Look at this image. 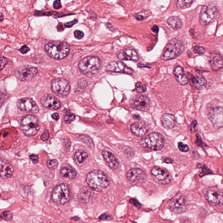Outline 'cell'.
Returning a JSON list of instances; mask_svg holds the SVG:
<instances>
[{
	"instance_id": "cell-1",
	"label": "cell",
	"mask_w": 223,
	"mask_h": 223,
	"mask_svg": "<svg viewBox=\"0 0 223 223\" xmlns=\"http://www.w3.org/2000/svg\"><path fill=\"white\" fill-rule=\"evenodd\" d=\"M45 51L52 59L59 60L64 59L68 55L70 47L65 42L53 41L45 46Z\"/></svg>"
},
{
	"instance_id": "cell-2",
	"label": "cell",
	"mask_w": 223,
	"mask_h": 223,
	"mask_svg": "<svg viewBox=\"0 0 223 223\" xmlns=\"http://www.w3.org/2000/svg\"><path fill=\"white\" fill-rule=\"evenodd\" d=\"M86 181L89 187L97 191H101L109 185V179L103 171L95 170L87 175Z\"/></svg>"
},
{
	"instance_id": "cell-3",
	"label": "cell",
	"mask_w": 223,
	"mask_h": 223,
	"mask_svg": "<svg viewBox=\"0 0 223 223\" xmlns=\"http://www.w3.org/2000/svg\"><path fill=\"white\" fill-rule=\"evenodd\" d=\"M101 63V60L97 56H88L80 61L79 68L83 74L91 76L97 73L100 69Z\"/></svg>"
},
{
	"instance_id": "cell-4",
	"label": "cell",
	"mask_w": 223,
	"mask_h": 223,
	"mask_svg": "<svg viewBox=\"0 0 223 223\" xmlns=\"http://www.w3.org/2000/svg\"><path fill=\"white\" fill-rule=\"evenodd\" d=\"M164 137L159 133L154 132L150 133L140 142V145L144 148H149L151 150L158 151L162 149L165 144Z\"/></svg>"
},
{
	"instance_id": "cell-5",
	"label": "cell",
	"mask_w": 223,
	"mask_h": 223,
	"mask_svg": "<svg viewBox=\"0 0 223 223\" xmlns=\"http://www.w3.org/2000/svg\"><path fill=\"white\" fill-rule=\"evenodd\" d=\"M39 129L38 120L36 116L28 115L22 118L21 122V130L27 137L36 134Z\"/></svg>"
},
{
	"instance_id": "cell-6",
	"label": "cell",
	"mask_w": 223,
	"mask_h": 223,
	"mask_svg": "<svg viewBox=\"0 0 223 223\" xmlns=\"http://www.w3.org/2000/svg\"><path fill=\"white\" fill-rule=\"evenodd\" d=\"M185 50V46L181 41L173 39L166 45L163 53V60H172L181 55Z\"/></svg>"
},
{
	"instance_id": "cell-7",
	"label": "cell",
	"mask_w": 223,
	"mask_h": 223,
	"mask_svg": "<svg viewBox=\"0 0 223 223\" xmlns=\"http://www.w3.org/2000/svg\"><path fill=\"white\" fill-rule=\"evenodd\" d=\"M51 197L54 203L57 205H64L69 201L70 198V190L66 184H61L53 189Z\"/></svg>"
},
{
	"instance_id": "cell-8",
	"label": "cell",
	"mask_w": 223,
	"mask_h": 223,
	"mask_svg": "<svg viewBox=\"0 0 223 223\" xmlns=\"http://www.w3.org/2000/svg\"><path fill=\"white\" fill-rule=\"evenodd\" d=\"M51 86L52 91L58 97L62 98L66 97L70 93V84L64 79L57 78L53 80Z\"/></svg>"
},
{
	"instance_id": "cell-9",
	"label": "cell",
	"mask_w": 223,
	"mask_h": 223,
	"mask_svg": "<svg viewBox=\"0 0 223 223\" xmlns=\"http://www.w3.org/2000/svg\"><path fill=\"white\" fill-rule=\"evenodd\" d=\"M219 11L216 7L203 6L200 15V22L203 25H208L216 20Z\"/></svg>"
},
{
	"instance_id": "cell-10",
	"label": "cell",
	"mask_w": 223,
	"mask_h": 223,
	"mask_svg": "<svg viewBox=\"0 0 223 223\" xmlns=\"http://www.w3.org/2000/svg\"><path fill=\"white\" fill-rule=\"evenodd\" d=\"M37 68L31 65H22L17 68L15 71V76L22 81L32 80L38 73Z\"/></svg>"
},
{
	"instance_id": "cell-11",
	"label": "cell",
	"mask_w": 223,
	"mask_h": 223,
	"mask_svg": "<svg viewBox=\"0 0 223 223\" xmlns=\"http://www.w3.org/2000/svg\"><path fill=\"white\" fill-rule=\"evenodd\" d=\"M130 106L140 111H148L150 108V101L149 97L144 95H136L130 100Z\"/></svg>"
},
{
	"instance_id": "cell-12",
	"label": "cell",
	"mask_w": 223,
	"mask_h": 223,
	"mask_svg": "<svg viewBox=\"0 0 223 223\" xmlns=\"http://www.w3.org/2000/svg\"><path fill=\"white\" fill-rule=\"evenodd\" d=\"M208 118L215 129L223 127V106L212 109L209 112Z\"/></svg>"
},
{
	"instance_id": "cell-13",
	"label": "cell",
	"mask_w": 223,
	"mask_h": 223,
	"mask_svg": "<svg viewBox=\"0 0 223 223\" xmlns=\"http://www.w3.org/2000/svg\"><path fill=\"white\" fill-rule=\"evenodd\" d=\"M126 176L129 181L134 185H141L147 179L146 172L138 168L130 170L127 173Z\"/></svg>"
},
{
	"instance_id": "cell-14",
	"label": "cell",
	"mask_w": 223,
	"mask_h": 223,
	"mask_svg": "<svg viewBox=\"0 0 223 223\" xmlns=\"http://www.w3.org/2000/svg\"><path fill=\"white\" fill-rule=\"evenodd\" d=\"M170 208L177 214L184 212L187 208L186 201L185 197L182 194L176 195L169 203Z\"/></svg>"
},
{
	"instance_id": "cell-15",
	"label": "cell",
	"mask_w": 223,
	"mask_h": 223,
	"mask_svg": "<svg viewBox=\"0 0 223 223\" xmlns=\"http://www.w3.org/2000/svg\"><path fill=\"white\" fill-rule=\"evenodd\" d=\"M106 71L116 73L132 74L134 71L131 68L126 66L124 63L119 61H113L110 62L105 68Z\"/></svg>"
},
{
	"instance_id": "cell-16",
	"label": "cell",
	"mask_w": 223,
	"mask_h": 223,
	"mask_svg": "<svg viewBox=\"0 0 223 223\" xmlns=\"http://www.w3.org/2000/svg\"><path fill=\"white\" fill-rule=\"evenodd\" d=\"M206 199L209 203L213 206H221L223 204V194L216 189H210L207 191Z\"/></svg>"
},
{
	"instance_id": "cell-17",
	"label": "cell",
	"mask_w": 223,
	"mask_h": 223,
	"mask_svg": "<svg viewBox=\"0 0 223 223\" xmlns=\"http://www.w3.org/2000/svg\"><path fill=\"white\" fill-rule=\"evenodd\" d=\"M151 174L153 177L163 185L170 184L171 177L167 171L161 168L155 166L151 170Z\"/></svg>"
},
{
	"instance_id": "cell-18",
	"label": "cell",
	"mask_w": 223,
	"mask_h": 223,
	"mask_svg": "<svg viewBox=\"0 0 223 223\" xmlns=\"http://www.w3.org/2000/svg\"><path fill=\"white\" fill-rule=\"evenodd\" d=\"M17 107L19 109L32 113H37L39 111L37 105L33 100L29 98H23L19 99L17 102Z\"/></svg>"
},
{
	"instance_id": "cell-19",
	"label": "cell",
	"mask_w": 223,
	"mask_h": 223,
	"mask_svg": "<svg viewBox=\"0 0 223 223\" xmlns=\"http://www.w3.org/2000/svg\"><path fill=\"white\" fill-rule=\"evenodd\" d=\"M42 105L47 109L57 110L61 106V103L58 99L50 94H45L41 99Z\"/></svg>"
},
{
	"instance_id": "cell-20",
	"label": "cell",
	"mask_w": 223,
	"mask_h": 223,
	"mask_svg": "<svg viewBox=\"0 0 223 223\" xmlns=\"http://www.w3.org/2000/svg\"><path fill=\"white\" fill-rule=\"evenodd\" d=\"M118 59L121 60L138 61L139 56L136 50L131 48H127L121 50L117 54Z\"/></svg>"
},
{
	"instance_id": "cell-21",
	"label": "cell",
	"mask_w": 223,
	"mask_h": 223,
	"mask_svg": "<svg viewBox=\"0 0 223 223\" xmlns=\"http://www.w3.org/2000/svg\"><path fill=\"white\" fill-rule=\"evenodd\" d=\"M1 176L3 179L9 178L12 176L14 170L11 164L6 159L1 158L0 161Z\"/></svg>"
},
{
	"instance_id": "cell-22",
	"label": "cell",
	"mask_w": 223,
	"mask_h": 223,
	"mask_svg": "<svg viewBox=\"0 0 223 223\" xmlns=\"http://www.w3.org/2000/svg\"><path fill=\"white\" fill-rule=\"evenodd\" d=\"M209 64L213 70H220L223 67L222 56L218 53H212L210 58Z\"/></svg>"
},
{
	"instance_id": "cell-23",
	"label": "cell",
	"mask_w": 223,
	"mask_h": 223,
	"mask_svg": "<svg viewBox=\"0 0 223 223\" xmlns=\"http://www.w3.org/2000/svg\"><path fill=\"white\" fill-rule=\"evenodd\" d=\"M175 79L179 84L182 85H187L189 81L184 71V68L181 66H177L174 70Z\"/></svg>"
},
{
	"instance_id": "cell-24",
	"label": "cell",
	"mask_w": 223,
	"mask_h": 223,
	"mask_svg": "<svg viewBox=\"0 0 223 223\" xmlns=\"http://www.w3.org/2000/svg\"><path fill=\"white\" fill-rule=\"evenodd\" d=\"M189 83L192 87H195L197 90H203L207 84L205 78L203 76H198L197 77L193 76L189 78Z\"/></svg>"
},
{
	"instance_id": "cell-25",
	"label": "cell",
	"mask_w": 223,
	"mask_h": 223,
	"mask_svg": "<svg viewBox=\"0 0 223 223\" xmlns=\"http://www.w3.org/2000/svg\"><path fill=\"white\" fill-rule=\"evenodd\" d=\"M130 129L133 133L138 137H143L147 133L148 128L142 122H135L131 126Z\"/></svg>"
},
{
	"instance_id": "cell-26",
	"label": "cell",
	"mask_w": 223,
	"mask_h": 223,
	"mask_svg": "<svg viewBox=\"0 0 223 223\" xmlns=\"http://www.w3.org/2000/svg\"><path fill=\"white\" fill-rule=\"evenodd\" d=\"M103 156L108 165L112 169H116L119 167V163L114 155L111 152L104 151L103 152Z\"/></svg>"
},
{
	"instance_id": "cell-27",
	"label": "cell",
	"mask_w": 223,
	"mask_h": 223,
	"mask_svg": "<svg viewBox=\"0 0 223 223\" xmlns=\"http://www.w3.org/2000/svg\"><path fill=\"white\" fill-rule=\"evenodd\" d=\"M163 126L165 128H172L176 125V120L173 115L166 113L161 118Z\"/></svg>"
},
{
	"instance_id": "cell-28",
	"label": "cell",
	"mask_w": 223,
	"mask_h": 223,
	"mask_svg": "<svg viewBox=\"0 0 223 223\" xmlns=\"http://www.w3.org/2000/svg\"><path fill=\"white\" fill-rule=\"evenodd\" d=\"M167 23L174 30H178L181 28L183 23L181 20L176 16H172L167 20Z\"/></svg>"
},
{
	"instance_id": "cell-29",
	"label": "cell",
	"mask_w": 223,
	"mask_h": 223,
	"mask_svg": "<svg viewBox=\"0 0 223 223\" xmlns=\"http://www.w3.org/2000/svg\"><path fill=\"white\" fill-rule=\"evenodd\" d=\"M60 175L63 177L66 178L69 180H72L76 175L75 171L69 168L64 167L60 170Z\"/></svg>"
},
{
	"instance_id": "cell-30",
	"label": "cell",
	"mask_w": 223,
	"mask_h": 223,
	"mask_svg": "<svg viewBox=\"0 0 223 223\" xmlns=\"http://www.w3.org/2000/svg\"><path fill=\"white\" fill-rule=\"evenodd\" d=\"M88 156V154L86 151L80 150L78 151L75 155V160L77 163H82L85 161Z\"/></svg>"
},
{
	"instance_id": "cell-31",
	"label": "cell",
	"mask_w": 223,
	"mask_h": 223,
	"mask_svg": "<svg viewBox=\"0 0 223 223\" xmlns=\"http://www.w3.org/2000/svg\"><path fill=\"white\" fill-rule=\"evenodd\" d=\"M194 2L192 0H180L177 2V7L179 9L189 8Z\"/></svg>"
},
{
	"instance_id": "cell-32",
	"label": "cell",
	"mask_w": 223,
	"mask_h": 223,
	"mask_svg": "<svg viewBox=\"0 0 223 223\" xmlns=\"http://www.w3.org/2000/svg\"><path fill=\"white\" fill-rule=\"evenodd\" d=\"M75 116L72 113H71L69 111H66L64 114V120L65 123L69 124L71 123L75 119Z\"/></svg>"
},
{
	"instance_id": "cell-33",
	"label": "cell",
	"mask_w": 223,
	"mask_h": 223,
	"mask_svg": "<svg viewBox=\"0 0 223 223\" xmlns=\"http://www.w3.org/2000/svg\"><path fill=\"white\" fill-rule=\"evenodd\" d=\"M47 167L52 170H55L58 166V162L56 159H51L46 162Z\"/></svg>"
},
{
	"instance_id": "cell-34",
	"label": "cell",
	"mask_w": 223,
	"mask_h": 223,
	"mask_svg": "<svg viewBox=\"0 0 223 223\" xmlns=\"http://www.w3.org/2000/svg\"><path fill=\"white\" fill-rule=\"evenodd\" d=\"M147 86L141 82H138L136 85V90L139 93H143L147 90Z\"/></svg>"
},
{
	"instance_id": "cell-35",
	"label": "cell",
	"mask_w": 223,
	"mask_h": 223,
	"mask_svg": "<svg viewBox=\"0 0 223 223\" xmlns=\"http://www.w3.org/2000/svg\"><path fill=\"white\" fill-rule=\"evenodd\" d=\"M1 219L5 221H10L12 218V214L10 211H5L1 214Z\"/></svg>"
},
{
	"instance_id": "cell-36",
	"label": "cell",
	"mask_w": 223,
	"mask_h": 223,
	"mask_svg": "<svg viewBox=\"0 0 223 223\" xmlns=\"http://www.w3.org/2000/svg\"><path fill=\"white\" fill-rule=\"evenodd\" d=\"M193 50L194 53H196V54H199V55L204 54L206 51L204 48L197 46L193 47Z\"/></svg>"
},
{
	"instance_id": "cell-37",
	"label": "cell",
	"mask_w": 223,
	"mask_h": 223,
	"mask_svg": "<svg viewBox=\"0 0 223 223\" xmlns=\"http://www.w3.org/2000/svg\"><path fill=\"white\" fill-rule=\"evenodd\" d=\"M202 172L199 175V176L200 177L204 176L206 175L212 173V171L208 168V167L206 166V165H204L203 166L202 168Z\"/></svg>"
},
{
	"instance_id": "cell-38",
	"label": "cell",
	"mask_w": 223,
	"mask_h": 223,
	"mask_svg": "<svg viewBox=\"0 0 223 223\" xmlns=\"http://www.w3.org/2000/svg\"><path fill=\"white\" fill-rule=\"evenodd\" d=\"M83 137H84L82 138L83 142H84L87 145H88L89 147H93L94 144L92 139L88 136H83Z\"/></svg>"
},
{
	"instance_id": "cell-39",
	"label": "cell",
	"mask_w": 223,
	"mask_h": 223,
	"mask_svg": "<svg viewBox=\"0 0 223 223\" xmlns=\"http://www.w3.org/2000/svg\"><path fill=\"white\" fill-rule=\"evenodd\" d=\"M178 147L179 150H181V152H187L189 151V148L188 145H185L181 142H180L178 143Z\"/></svg>"
},
{
	"instance_id": "cell-40",
	"label": "cell",
	"mask_w": 223,
	"mask_h": 223,
	"mask_svg": "<svg viewBox=\"0 0 223 223\" xmlns=\"http://www.w3.org/2000/svg\"><path fill=\"white\" fill-rule=\"evenodd\" d=\"M99 218L101 220L110 221L112 220L113 219V217L111 215L108 214L104 213L101 215Z\"/></svg>"
},
{
	"instance_id": "cell-41",
	"label": "cell",
	"mask_w": 223,
	"mask_h": 223,
	"mask_svg": "<svg viewBox=\"0 0 223 223\" xmlns=\"http://www.w3.org/2000/svg\"><path fill=\"white\" fill-rule=\"evenodd\" d=\"M49 132L47 130H46L41 135V139L42 141H45L49 139Z\"/></svg>"
},
{
	"instance_id": "cell-42",
	"label": "cell",
	"mask_w": 223,
	"mask_h": 223,
	"mask_svg": "<svg viewBox=\"0 0 223 223\" xmlns=\"http://www.w3.org/2000/svg\"><path fill=\"white\" fill-rule=\"evenodd\" d=\"M74 36L75 38L78 39H81L83 37L84 33L80 31L76 30L74 31Z\"/></svg>"
},
{
	"instance_id": "cell-43",
	"label": "cell",
	"mask_w": 223,
	"mask_h": 223,
	"mask_svg": "<svg viewBox=\"0 0 223 223\" xmlns=\"http://www.w3.org/2000/svg\"><path fill=\"white\" fill-rule=\"evenodd\" d=\"M8 63V60L5 57H2L1 58V70L3 69L6 64Z\"/></svg>"
},
{
	"instance_id": "cell-44",
	"label": "cell",
	"mask_w": 223,
	"mask_h": 223,
	"mask_svg": "<svg viewBox=\"0 0 223 223\" xmlns=\"http://www.w3.org/2000/svg\"><path fill=\"white\" fill-rule=\"evenodd\" d=\"M30 158L34 163H38L39 158L38 155L36 154H31L30 156Z\"/></svg>"
},
{
	"instance_id": "cell-45",
	"label": "cell",
	"mask_w": 223,
	"mask_h": 223,
	"mask_svg": "<svg viewBox=\"0 0 223 223\" xmlns=\"http://www.w3.org/2000/svg\"><path fill=\"white\" fill-rule=\"evenodd\" d=\"M30 51V49L26 45L22 46L20 49V53L22 54H26Z\"/></svg>"
},
{
	"instance_id": "cell-46",
	"label": "cell",
	"mask_w": 223,
	"mask_h": 223,
	"mask_svg": "<svg viewBox=\"0 0 223 223\" xmlns=\"http://www.w3.org/2000/svg\"><path fill=\"white\" fill-rule=\"evenodd\" d=\"M197 122L196 120H194L190 125V130L191 133H194L196 131V126L197 125Z\"/></svg>"
},
{
	"instance_id": "cell-47",
	"label": "cell",
	"mask_w": 223,
	"mask_h": 223,
	"mask_svg": "<svg viewBox=\"0 0 223 223\" xmlns=\"http://www.w3.org/2000/svg\"><path fill=\"white\" fill-rule=\"evenodd\" d=\"M53 7L56 9H59L62 7L61 2L59 0L55 1L53 3Z\"/></svg>"
},
{
	"instance_id": "cell-48",
	"label": "cell",
	"mask_w": 223,
	"mask_h": 223,
	"mask_svg": "<svg viewBox=\"0 0 223 223\" xmlns=\"http://www.w3.org/2000/svg\"><path fill=\"white\" fill-rule=\"evenodd\" d=\"M197 140L196 142V144H197V145H198V146H199V147H203V141H202V139H201V137H200V135L198 134H197Z\"/></svg>"
},
{
	"instance_id": "cell-49",
	"label": "cell",
	"mask_w": 223,
	"mask_h": 223,
	"mask_svg": "<svg viewBox=\"0 0 223 223\" xmlns=\"http://www.w3.org/2000/svg\"><path fill=\"white\" fill-rule=\"evenodd\" d=\"M130 202L133 205L137 207H141V204L137 200L135 199H131L130 200Z\"/></svg>"
},
{
	"instance_id": "cell-50",
	"label": "cell",
	"mask_w": 223,
	"mask_h": 223,
	"mask_svg": "<svg viewBox=\"0 0 223 223\" xmlns=\"http://www.w3.org/2000/svg\"><path fill=\"white\" fill-rule=\"evenodd\" d=\"M78 20H75H75H73V21L65 23V27H66L68 28V27H70L73 26L74 24H76Z\"/></svg>"
},
{
	"instance_id": "cell-51",
	"label": "cell",
	"mask_w": 223,
	"mask_h": 223,
	"mask_svg": "<svg viewBox=\"0 0 223 223\" xmlns=\"http://www.w3.org/2000/svg\"><path fill=\"white\" fill-rule=\"evenodd\" d=\"M162 160L163 162L166 163H173V162L171 159L166 157H163L162 158Z\"/></svg>"
},
{
	"instance_id": "cell-52",
	"label": "cell",
	"mask_w": 223,
	"mask_h": 223,
	"mask_svg": "<svg viewBox=\"0 0 223 223\" xmlns=\"http://www.w3.org/2000/svg\"><path fill=\"white\" fill-rule=\"evenodd\" d=\"M151 30H152V31L153 32L155 33H158L159 29V27L157 25H153L152 27H151Z\"/></svg>"
},
{
	"instance_id": "cell-53",
	"label": "cell",
	"mask_w": 223,
	"mask_h": 223,
	"mask_svg": "<svg viewBox=\"0 0 223 223\" xmlns=\"http://www.w3.org/2000/svg\"><path fill=\"white\" fill-rule=\"evenodd\" d=\"M52 118L53 119L57 121L59 120V114L57 113H53L52 115Z\"/></svg>"
},
{
	"instance_id": "cell-54",
	"label": "cell",
	"mask_w": 223,
	"mask_h": 223,
	"mask_svg": "<svg viewBox=\"0 0 223 223\" xmlns=\"http://www.w3.org/2000/svg\"><path fill=\"white\" fill-rule=\"evenodd\" d=\"M136 19L138 21H142L144 19V17L141 15H138L136 16Z\"/></svg>"
},
{
	"instance_id": "cell-55",
	"label": "cell",
	"mask_w": 223,
	"mask_h": 223,
	"mask_svg": "<svg viewBox=\"0 0 223 223\" xmlns=\"http://www.w3.org/2000/svg\"><path fill=\"white\" fill-rule=\"evenodd\" d=\"M182 223H191V222L190 221L188 220V219H183L182 220Z\"/></svg>"
},
{
	"instance_id": "cell-56",
	"label": "cell",
	"mask_w": 223,
	"mask_h": 223,
	"mask_svg": "<svg viewBox=\"0 0 223 223\" xmlns=\"http://www.w3.org/2000/svg\"><path fill=\"white\" fill-rule=\"evenodd\" d=\"M133 119H137V120H138V119H141V117H140V116H139V115H134Z\"/></svg>"
},
{
	"instance_id": "cell-57",
	"label": "cell",
	"mask_w": 223,
	"mask_h": 223,
	"mask_svg": "<svg viewBox=\"0 0 223 223\" xmlns=\"http://www.w3.org/2000/svg\"><path fill=\"white\" fill-rule=\"evenodd\" d=\"M3 19H4V17H3L2 14V13H1V21H2Z\"/></svg>"
},
{
	"instance_id": "cell-58",
	"label": "cell",
	"mask_w": 223,
	"mask_h": 223,
	"mask_svg": "<svg viewBox=\"0 0 223 223\" xmlns=\"http://www.w3.org/2000/svg\"><path fill=\"white\" fill-rule=\"evenodd\" d=\"M134 223V222H133V223Z\"/></svg>"
}]
</instances>
